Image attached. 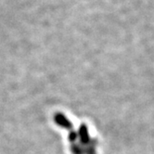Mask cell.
<instances>
[{
    "label": "cell",
    "mask_w": 154,
    "mask_h": 154,
    "mask_svg": "<svg viewBox=\"0 0 154 154\" xmlns=\"http://www.w3.org/2000/svg\"><path fill=\"white\" fill-rule=\"evenodd\" d=\"M72 150L74 154H82V149L78 145H73L72 147Z\"/></svg>",
    "instance_id": "3957f363"
},
{
    "label": "cell",
    "mask_w": 154,
    "mask_h": 154,
    "mask_svg": "<svg viewBox=\"0 0 154 154\" xmlns=\"http://www.w3.org/2000/svg\"><path fill=\"white\" fill-rule=\"evenodd\" d=\"M78 135L80 137V140H81V142L83 143V144H87V143L90 141L88 131H87V127L85 125H81V127L79 128Z\"/></svg>",
    "instance_id": "7a4b0ae2"
},
{
    "label": "cell",
    "mask_w": 154,
    "mask_h": 154,
    "mask_svg": "<svg viewBox=\"0 0 154 154\" xmlns=\"http://www.w3.org/2000/svg\"><path fill=\"white\" fill-rule=\"evenodd\" d=\"M55 122L56 124H58L59 125L64 127V128H67V129H72V123L69 121V119L64 116L62 113H56L55 114Z\"/></svg>",
    "instance_id": "6da1fadb"
},
{
    "label": "cell",
    "mask_w": 154,
    "mask_h": 154,
    "mask_svg": "<svg viewBox=\"0 0 154 154\" xmlns=\"http://www.w3.org/2000/svg\"><path fill=\"white\" fill-rule=\"evenodd\" d=\"M76 137H77L76 133H75V132H73V131H72L71 133H70V135H69V139H70L71 141H75Z\"/></svg>",
    "instance_id": "277c9868"
}]
</instances>
